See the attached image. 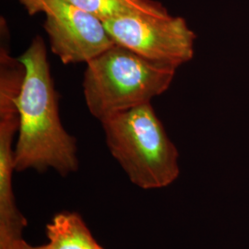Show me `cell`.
<instances>
[{"instance_id":"obj_1","label":"cell","mask_w":249,"mask_h":249,"mask_svg":"<svg viewBox=\"0 0 249 249\" xmlns=\"http://www.w3.org/2000/svg\"><path fill=\"white\" fill-rule=\"evenodd\" d=\"M26 74L16 101L15 171L53 169L61 177L79 170L76 139L63 126L44 40L37 36L18 57Z\"/></svg>"},{"instance_id":"obj_2","label":"cell","mask_w":249,"mask_h":249,"mask_svg":"<svg viewBox=\"0 0 249 249\" xmlns=\"http://www.w3.org/2000/svg\"><path fill=\"white\" fill-rule=\"evenodd\" d=\"M177 69L153 62L119 45L86 64L83 94L91 116H110L151 103L169 89Z\"/></svg>"},{"instance_id":"obj_3","label":"cell","mask_w":249,"mask_h":249,"mask_svg":"<svg viewBox=\"0 0 249 249\" xmlns=\"http://www.w3.org/2000/svg\"><path fill=\"white\" fill-rule=\"evenodd\" d=\"M101 124L111 155L136 187L160 189L178 179V148L151 103L110 116Z\"/></svg>"},{"instance_id":"obj_4","label":"cell","mask_w":249,"mask_h":249,"mask_svg":"<svg viewBox=\"0 0 249 249\" xmlns=\"http://www.w3.org/2000/svg\"><path fill=\"white\" fill-rule=\"evenodd\" d=\"M103 22L116 45L153 62L178 69L194 56L196 36L184 18L136 15Z\"/></svg>"},{"instance_id":"obj_5","label":"cell","mask_w":249,"mask_h":249,"mask_svg":"<svg viewBox=\"0 0 249 249\" xmlns=\"http://www.w3.org/2000/svg\"><path fill=\"white\" fill-rule=\"evenodd\" d=\"M51 51L65 65L87 63L116 45L104 22L66 0H43Z\"/></svg>"},{"instance_id":"obj_6","label":"cell","mask_w":249,"mask_h":249,"mask_svg":"<svg viewBox=\"0 0 249 249\" xmlns=\"http://www.w3.org/2000/svg\"><path fill=\"white\" fill-rule=\"evenodd\" d=\"M45 233L46 245L50 249H105L76 212L64 211L54 214L46 224Z\"/></svg>"},{"instance_id":"obj_7","label":"cell","mask_w":249,"mask_h":249,"mask_svg":"<svg viewBox=\"0 0 249 249\" xmlns=\"http://www.w3.org/2000/svg\"><path fill=\"white\" fill-rule=\"evenodd\" d=\"M102 21L114 18L150 15L166 16L169 13L160 3L152 0H66Z\"/></svg>"},{"instance_id":"obj_8","label":"cell","mask_w":249,"mask_h":249,"mask_svg":"<svg viewBox=\"0 0 249 249\" xmlns=\"http://www.w3.org/2000/svg\"><path fill=\"white\" fill-rule=\"evenodd\" d=\"M20 2L24 5L28 12L33 15L37 12H40L43 0H20Z\"/></svg>"},{"instance_id":"obj_9","label":"cell","mask_w":249,"mask_h":249,"mask_svg":"<svg viewBox=\"0 0 249 249\" xmlns=\"http://www.w3.org/2000/svg\"><path fill=\"white\" fill-rule=\"evenodd\" d=\"M11 249H50L47 245H43V246H32L28 244L26 241L20 240L18 243L14 245V247Z\"/></svg>"}]
</instances>
